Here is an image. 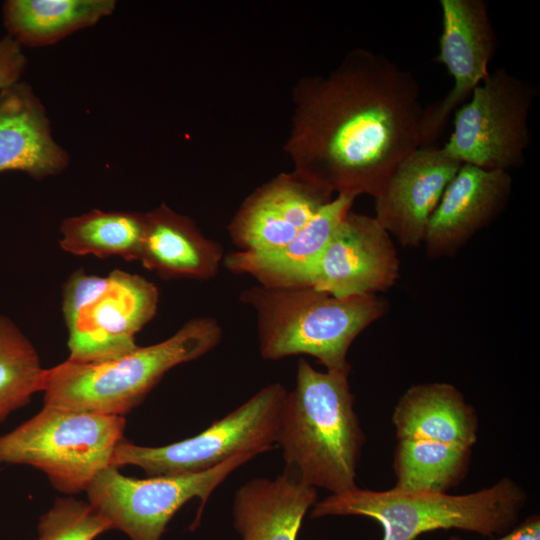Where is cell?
<instances>
[{
	"label": "cell",
	"mask_w": 540,
	"mask_h": 540,
	"mask_svg": "<svg viewBox=\"0 0 540 540\" xmlns=\"http://www.w3.org/2000/svg\"><path fill=\"white\" fill-rule=\"evenodd\" d=\"M312 107L306 178L330 193L375 197L421 146L419 84L384 54L353 53L315 90Z\"/></svg>",
	"instance_id": "cell-1"
},
{
	"label": "cell",
	"mask_w": 540,
	"mask_h": 540,
	"mask_svg": "<svg viewBox=\"0 0 540 540\" xmlns=\"http://www.w3.org/2000/svg\"><path fill=\"white\" fill-rule=\"evenodd\" d=\"M350 370L313 368L300 358L296 383L283 400L277 442L285 472L339 494L356 487L366 436L354 410Z\"/></svg>",
	"instance_id": "cell-2"
},
{
	"label": "cell",
	"mask_w": 540,
	"mask_h": 540,
	"mask_svg": "<svg viewBox=\"0 0 540 540\" xmlns=\"http://www.w3.org/2000/svg\"><path fill=\"white\" fill-rule=\"evenodd\" d=\"M527 500L525 489L509 477L460 495L393 487L376 491L356 486L317 501L310 517H367L381 526V540H416L431 531L450 529L493 539L518 523Z\"/></svg>",
	"instance_id": "cell-3"
},
{
	"label": "cell",
	"mask_w": 540,
	"mask_h": 540,
	"mask_svg": "<svg viewBox=\"0 0 540 540\" xmlns=\"http://www.w3.org/2000/svg\"><path fill=\"white\" fill-rule=\"evenodd\" d=\"M241 300L256 310L263 359L309 355L326 370L351 369V344L389 308L377 295L338 298L312 287L260 285L242 292Z\"/></svg>",
	"instance_id": "cell-4"
},
{
	"label": "cell",
	"mask_w": 540,
	"mask_h": 540,
	"mask_svg": "<svg viewBox=\"0 0 540 540\" xmlns=\"http://www.w3.org/2000/svg\"><path fill=\"white\" fill-rule=\"evenodd\" d=\"M392 424L396 434L393 488L448 492L465 479L479 418L456 386L412 385L399 397Z\"/></svg>",
	"instance_id": "cell-5"
},
{
	"label": "cell",
	"mask_w": 540,
	"mask_h": 540,
	"mask_svg": "<svg viewBox=\"0 0 540 540\" xmlns=\"http://www.w3.org/2000/svg\"><path fill=\"white\" fill-rule=\"evenodd\" d=\"M222 330L210 317L186 322L172 336L119 357L93 363L69 360L45 368L44 405L123 416L139 405L173 367L214 349Z\"/></svg>",
	"instance_id": "cell-6"
},
{
	"label": "cell",
	"mask_w": 540,
	"mask_h": 540,
	"mask_svg": "<svg viewBox=\"0 0 540 540\" xmlns=\"http://www.w3.org/2000/svg\"><path fill=\"white\" fill-rule=\"evenodd\" d=\"M124 416L44 405L0 436V463L32 466L65 494L86 491L124 439Z\"/></svg>",
	"instance_id": "cell-7"
},
{
	"label": "cell",
	"mask_w": 540,
	"mask_h": 540,
	"mask_svg": "<svg viewBox=\"0 0 540 540\" xmlns=\"http://www.w3.org/2000/svg\"><path fill=\"white\" fill-rule=\"evenodd\" d=\"M159 293L146 278L119 269L105 276L74 271L63 286L67 360H110L138 347L136 334L154 317Z\"/></svg>",
	"instance_id": "cell-8"
},
{
	"label": "cell",
	"mask_w": 540,
	"mask_h": 540,
	"mask_svg": "<svg viewBox=\"0 0 540 540\" xmlns=\"http://www.w3.org/2000/svg\"><path fill=\"white\" fill-rule=\"evenodd\" d=\"M286 394L282 384H269L199 434L168 445L141 446L124 438L111 466H137L147 476L180 475L211 469L242 453L258 456L277 442Z\"/></svg>",
	"instance_id": "cell-9"
},
{
	"label": "cell",
	"mask_w": 540,
	"mask_h": 540,
	"mask_svg": "<svg viewBox=\"0 0 540 540\" xmlns=\"http://www.w3.org/2000/svg\"><path fill=\"white\" fill-rule=\"evenodd\" d=\"M242 453L198 473L128 477L117 467L102 470L86 492L89 502L131 540H161L176 512L193 498L200 500L191 529L198 527L203 509L214 490L237 468L255 458Z\"/></svg>",
	"instance_id": "cell-10"
},
{
	"label": "cell",
	"mask_w": 540,
	"mask_h": 540,
	"mask_svg": "<svg viewBox=\"0 0 540 540\" xmlns=\"http://www.w3.org/2000/svg\"><path fill=\"white\" fill-rule=\"evenodd\" d=\"M537 87L505 68L489 72L455 110L453 131L442 147L461 164L508 171L524 164L528 117Z\"/></svg>",
	"instance_id": "cell-11"
},
{
	"label": "cell",
	"mask_w": 540,
	"mask_h": 540,
	"mask_svg": "<svg viewBox=\"0 0 540 540\" xmlns=\"http://www.w3.org/2000/svg\"><path fill=\"white\" fill-rule=\"evenodd\" d=\"M400 260L390 234L375 217L348 212L297 287L338 298L376 295L399 278Z\"/></svg>",
	"instance_id": "cell-12"
},
{
	"label": "cell",
	"mask_w": 540,
	"mask_h": 540,
	"mask_svg": "<svg viewBox=\"0 0 540 540\" xmlns=\"http://www.w3.org/2000/svg\"><path fill=\"white\" fill-rule=\"evenodd\" d=\"M442 32L436 60L445 65L453 87L441 100L424 108L421 146H431L446 122L489 74L497 40L484 0H440Z\"/></svg>",
	"instance_id": "cell-13"
},
{
	"label": "cell",
	"mask_w": 540,
	"mask_h": 540,
	"mask_svg": "<svg viewBox=\"0 0 540 540\" xmlns=\"http://www.w3.org/2000/svg\"><path fill=\"white\" fill-rule=\"evenodd\" d=\"M460 166L443 148L418 147L374 197L375 219L402 247L421 246L429 220Z\"/></svg>",
	"instance_id": "cell-14"
},
{
	"label": "cell",
	"mask_w": 540,
	"mask_h": 540,
	"mask_svg": "<svg viewBox=\"0 0 540 540\" xmlns=\"http://www.w3.org/2000/svg\"><path fill=\"white\" fill-rule=\"evenodd\" d=\"M512 192L508 171L461 164L446 187L426 230L430 259L457 254L504 210Z\"/></svg>",
	"instance_id": "cell-15"
},
{
	"label": "cell",
	"mask_w": 540,
	"mask_h": 540,
	"mask_svg": "<svg viewBox=\"0 0 540 540\" xmlns=\"http://www.w3.org/2000/svg\"><path fill=\"white\" fill-rule=\"evenodd\" d=\"M69 162L33 88L19 81L4 89L0 93V173L19 171L41 180L62 173Z\"/></svg>",
	"instance_id": "cell-16"
},
{
	"label": "cell",
	"mask_w": 540,
	"mask_h": 540,
	"mask_svg": "<svg viewBox=\"0 0 540 540\" xmlns=\"http://www.w3.org/2000/svg\"><path fill=\"white\" fill-rule=\"evenodd\" d=\"M330 194L307 178L279 181L247 205L231 227L232 239L241 251L284 246L332 200Z\"/></svg>",
	"instance_id": "cell-17"
},
{
	"label": "cell",
	"mask_w": 540,
	"mask_h": 540,
	"mask_svg": "<svg viewBox=\"0 0 540 540\" xmlns=\"http://www.w3.org/2000/svg\"><path fill=\"white\" fill-rule=\"evenodd\" d=\"M316 502L317 490L285 471L251 479L235 493L233 525L242 540H297Z\"/></svg>",
	"instance_id": "cell-18"
},
{
	"label": "cell",
	"mask_w": 540,
	"mask_h": 540,
	"mask_svg": "<svg viewBox=\"0 0 540 540\" xmlns=\"http://www.w3.org/2000/svg\"><path fill=\"white\" fill-rule=\"evenodd\" d=\"M354 198L338 194L284 246L267 251L238 250L229 253L224 259L225 267L236 274L252 276L262 286L297 287L350 212Z\"/></svg>",
	"instance_id": "cell-19"
},
{
	"label": "cell",
	"mask_w": 540,
	"mask_h": 540,
	"mask_svg": "<svg viewBox=\"0 0 540 540\" xmlns=\"http://www.w3.org/2000/svg\"><path fill=\"white\" fill-rule=\"evenodd\" d=\"M223 258L220 244L205 238L193 223L165 206L145 213L138 261L163 279L207 280Z\"/></svg>",
	"instance_id": "cell-20"
},
{
	"label": "cell",
	"mask_w": 540,
	"mask_h": 540,
	"mask_svg": "<svg viewBox=\"0 0 540 540\" xmlns=\"http://www.w3.org/2000/svg\"><path fill=\"white\" fill-rule=\"evenodd\" d=\"M115 0H6L2 18L6 32L21 47L54 45L110 16Z\"/></svg>",
	"instance_id": "cell-21"
},
{
	"label": "cell",
	"mask_w": 540,
	"mask_h": 540,
	"mask_svg": "<svg viewBox=\"0 0 540 540\" xmlns=\"http://www.w3.org/2000/svg\"><path fill=\"white\" fill-rule=\"evenodd\" d=\"M144 226V213L93 209L62 221L59 244L74 255L138 261Z\"/></svg>",
	"instance_id": "cell-22"
},
{
	"label": "cell",
	"mask_w": 540,
	"mask_h": 540,
	"mask_svg": "<svg viewBox=\"0 0 540 540\" xmlns=\"http://www.w3.org/2000/svg\"><path fill=\"white\" fill-rule=\"evenodd\" d=\"M44 372L31 341L0 314V423L41 392Z\"/></svg>",
	"instance_id": "cell-23"
},
{
	"label": "cell",
	"mask_w": 540,
	"mask_h": 540,
	"mask_svg": "<svg viewBox=\"0 0 540 540\" xmlns=\"http://www.w3.org/2000/svg\"><path fill=\"white\" fill-rule=\"evenodd\" d=\"M110 529V522L90 502L63 497L40 517L37 540H94Z\"/></svg>",
	"instance_id": "cell-24"
},
{
	"label": "cell",
	"mask_w": 540,
	"mask_h": 540,
	"mask_svg": "<svg viewBox=\"0 0 540 540\" xmlns=\"http://www.w3.org/2000/svg\"><path fill=\"white\" fill-rule=\"evenodd\" d=\"M27 67V57L17 42L8 35L0 38V93L21 81Z\"/></svg>",
	"instance_id": "cell-25"
},
{
	"label": "cell",
	"mask_w": 540,
	"mask_h": 540,
	"mask_svg": "<svg viewBox=\"0 0 540 540\" xmlns=\"http://www.w3.org/2000/svg\"><path fill=\"white\" fill-rule=\"evenodd\" d=\"M447 540H462L453 536ZM492 540H540V516L532 514L520 523H517L510 531Z\"/></svg>",
	"instance_id": "cell-26"
}]
</instances>
